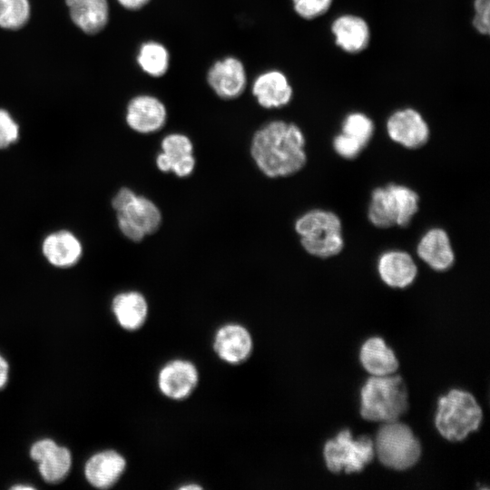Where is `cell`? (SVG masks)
<instances>
[{"label": "cell", "instance_id": "obj_31", "mask_svg": "<svg viewBox=\"0 0 490 490\" xmlns=\"http://www.w3.org/2000/svg\"><path fill=\"white\" fill-rule=\"evenodd\" d=\"M472 25L477 33L488 35L490 32V0H474Z\"/></svg>", "mask_w": 490, "mask_h": 490}, {"label": "cell", "instance_id": "obj_9", "mask_svg": "<svg viewBox=\"0 0 490 490\" xmlns=\"http://www.w3.org/2000/svg\"><path fill=\"white\" fill-rule=\"evenodd\" d=\"M386 130L390 140L407 149L423 147L430 136L426 119L411 107L393 112L387 119Z\"/></svg>", "mask_w": 490, "mask_h": 490}, {"label": "cell", "instance_id": "obj_10", "mask_svg": "<svg viewBox=\"0 0 490 490\" xmlns=\"http://www.w3.org/2000/svg\"><path fill=\"white\" fill-rule=\"evenodd\" d=\"M207 83L214 93L223 100L239 98L247 86L243 63L235 56L215 61L207 72Z\"/></svg>", "mask_w": 490, "mask_h": 490}, {"label": "cell", "instance_id": "obj_19", "mask_svg": "<svg viewBox=\"0 0 490 490\" xmlns=\"http://www.w3.org/2000/svg\"><path fill=\"white\" fill-rule=\"evenodd\" d=\"M416 253L429 268L446 271L455 263V252L447 232L441 228H432L420 238Z\"/></svg>", "mask_w": 490, "mask_h": 490}, {"label": "cell", "instance_id": "obj_21", "mask_svg": "<svg viewBox=\"0 0 490 490\" xmlns=\"http://www.w3.org/2000/svg\"><path fill=\"white\" fill-rule=\"evenodd\" d=\"M70 17L81 31L88 34L100 33L109 20L107 0H65Z\"/></svg>", "mask_w": 490, "mask_h": 490}, {"label": "cell", "instance_id": "obj_7", "mask_svg": "<svg viewBox=\"0 0 490 490\" xmlns=\"http://www.w3.org/2000/svg\"><path fill=\"white\" fill-rule=\"evenodd\" d=\"M373 442L378 460L392 469H408L421 455L418 439L408 426L398 420L383 423Z\"/></svg>", "mask_w": 490, "mask_h": 490}, {"label": "cell", "instance_id": "obj_15", "mask_svg": "<svg viewBox=\"0 0 490 490\" xmlns=\"http://www.w3.org/2000/svg\"><path fill=\"white\" fill-rule=\"evenodd\" d=\"M213 348L221 360L238 365L250 358L253 348L252 337L240 324H225L215 333Z\"/></svg>", "mask_w": 490, "mask_h": 490}, {"label": "cell", "instance_id": "obj_25", "mask_svg": "<svg viewBox=\"0 0 490 490\" xmlns=\"http://www.w3.org/2000/svg\"><path fill=\"white\" fill-rule=\"evenodd\" d=\"M170 53L166 46L152 40L141 44L136 56L142 71L155 78L165 75L170 67Z\"/></svg>", "mask_w": 490, "mask_h": 490}, {"label": "cell", "instance_id": "obj_20", "mask_svg": "<svg viewBox=\"0 0 490 490\" xmlns=\"http://www.w3.org/2000/svg\"><path fill=\"white\" fill-rule=\"evenodd\" d=\"M126 467L124 457L114 450L94 454L85 464L87 481L97 488H108L114 485Z\"/></svg>", "mask_w": 490, "mask_h": 490}, {"label": "cell", "instance_id": "obj_1", "mask_svg": "<svg viewBox=\"0 0 490 490\" xmlns=\"http://www.w3.org/2000/svg\"><path fill=\"white\" fill-rule=\"evenodd\" d=\"M306 139L294 122L270 121L253 134L250 155L267 177L281 178L299 172L307 162Z\"/></svg>", "mask_w": 490, "mask_h": 490}, {"label": "cell", "instance_id": "obj_34", "mask_svg": "<svg viewBox=\"0 0 490 490\" xmlns=\"http://www.w3.org/2000/svg\"><path fill=\"white\" fill-rule=\"evenodd\" d=\"M181 490H188V489H201V486L197 484H190L186 485H182L180 487Z\"/></svg>", "mask_w": 490, "mask_h": 490}, {"label": "cell", "instance_id": "obj_3", "mask_svg": "<svg viewBox=\"0 0 490 490\" xmlns=\"http://www.w3.org/2000/svg\"><path fill=\"white\" fill-rule=\"evenodd\" d=\"M294 228L302 248L311 256L331 258L344 248L342 222L333 211L310 210L296 220Z\"/></svg>", "mask_w": 490, "mask_h": 490}, {"label": "cell", "instance_id": "obj_12", "mask_svg": "<svg viewBox=\"0 0 490 490\" xmlns=\"http://www.w3.org/2000/svg\"><path fill=\"white\" fill-rule=\"evenodd\" d=\"M125 120L128 126L138 133H153L165 125L167 109L158 97L139 94L129 101Z\"/></svg>", "mask_w": 490, "mask_h": 490}, {"label": "cell", "instance_id": "obj_4", "mask_svg": "<svg viewBox=\"0 0 490 490\" xmlns=\"http://www.w3.org/2000/svg\"><path fill=\"white\" fill-rule=\"evenodd\" d=\"M419 208V196L411 188L397 183L377 187L371 192L368 219L377 228L407 227Z\"/></svg>", "mask_w": 490, "mask_h": 490}, {"label": "cell", "instance_id": "obj_18", "mask_svg": "<svg viewBox=\"0 0 490 490\" xmlns=\"http://www.w3.org/2000/svg\"><path fill=\"white\" fill-rule=\"evenodd\" d=\"M377 269L382 281L396 289L410 286L417 276V266L413 257L400 250L383 252L377 259Z\"/></svg>", "mask_w": 490, "mask_h": 490}, {"label": "cell", "instance_id": "obj_2", "mask_svg": "<svg viewBox=\"0 0 490 490\" xmlns=\"http://www.w3.org/2000/svg\"><path fill=\"white\" fill-rule=\"evenodd\" d=\"M360 414L368 421L397 420L407 409V390L397 375L372 376L360 391Z\"/></svg>", "mask_w": 490, "mask_h": 490}, {"label": "cell", "instance_id": "obj_17", "mask_svg": "<svg viewBox=\"0 0 490 490\" xmlns=\"http://www.w3.org/2000/svg\"><path fill=\"white\" fill-rule=\"evenodd\" d=\"M30 456L39 464V472L48 483L63 480L71 467L70 451L57 446L52 439L45 438L35 442L30 449Z\"/></svg>", "mask_w": 490, "mask_h": 490}, {"label": "cell", "instance_id": "obj_5", "mask_svg": "<svg viewBox=\"0 0 490 490\" xmlns=\"http://www.w3.org/2000/svg\"><path fill=\"white\" fill-rule=\"evenodd\" d=\"M121 232L133 242L142 241L161 227L162 211L149 198L123 187L112 201Z\"/></svg>", "mask_w": 490, "mask_h": 490}, {"label": "cell", "instance_id": "obj_32", "mask_svg": "<svg viewBox=\"0 0 490 490\" xmlns=\"http://www.w3.org/2000/svg\"><path fill=\"white\" fill-rule=\"evenodd\" d=\"M127 10L136 11L144 7L150 0H117Z\"/></svg>", "mask_w": 490, "mask_h": 490}, {"label": "cell", "instance_id": "obj_14", "mask_svg": "<svg viewBox=\"0 0 490 490\" xmlns=\"http://www.w3.org/2000/svg\"><path fill=\"white\" fill-rule=\"evenodd\" d=\"M335 44L346 54L365 51L371 40V30L366 19L354 14L337 16L330 24Z\"/></svg>", "mask_w": 490, "mask_h": 490}, {"label": "cell", "instance_id": "obj_28", "mask_svg": "<svg viewBox=\"0 0 490 490\" xmlns=\"http://www.w3.org/2000/svg\"><path fill=\"white\" fill-rule=\"evenodd\" d=\"M294 12L302 19L313 20L324 15L333 0H291Z\"/></svg>", "mask_w": 490, "mask_h": 490}, {"label": "cell", "instance_id": "obj_30", "mask_svg": "<svg viewBox=\"0 0 490 490\" xmlns=\"http://www.w3.org/2000/svg\"><path fill=\"white\" fill-rule=\"evenodd\" d=\"M18 137V124L6 110L0 109V149L10 146Z\"/></svg>", "mask_w": 490, "mask_h": 490}, {"label": "cell", "instance_id": "obj_27", "mask_svg": "<svg viewBox=\"0 0 490 490\" xmlns=\"http://www.w3.org/2000/svg\"><path fill=\"white\" fill-rule=\"evenodd\" d=\"M31 7L28 0H0V27L17 30L26 24Z\"/></svg>", "mask_w": 490, "mask_h": 490}, {"label": "cell", "instance_id": "obj_35", "mask_svg": "<svg viewBox=\"0 0 490 490\" xmlns=\"http://www.w3.org/2000/svg\"><path fill=\"white\" fill-rule=\"evenodd\" d=\"M13 489H17V490H19V489H34V487L27 486V485H22V486L21 485H15V486L13 487Z\"/></svg>", "mask_w": 490, "mask_h": 490}, {"label": "cell", "instance_id": "obj_24", "mask_svg": "<svg viewBox=\"0 0 490 490\" xmlns=\"http://www.w3.org/2000/svg\"><path fill=\"white\" fill-rule=\"evenodd\" d=\"M359 359L364 368L372 376L391 375L398 368L394 351L379 337H372L363 343Z\"/></svg>", "mask_w": 490, "mask_h": 490}, {"label": "cell", "instance_id": "obj_26", "mask_svg": "<svg viewBox=\"0 0 490 490\" xmlns=\"http://www.w3.org/2000/svg\"><path fill=\"white\" fill-rule=\"evenodd\" d=\"M374 132L373 120L361 112L348 113L341 122V132L356 140L365 148L371 141Z\"/></svg>", "mask_w": 490, "mask_h": 490}, {"label": "cell", "instance_id": "obj_11", "mask_svg": "<svg viewBox=\"0 0 490 490\" xmlns=\"http://www.w3.org/2000/svg\"><path fill=\"white\" fill-rule=\"evenodd\" d=\"M162 152L156 157V166L162 172H173L177 177L185 178L194 171L196 161L193 144L182 133H170L161 142Z\"/></svg>", "mask_w": 490, "mask_h": 490}, {"label": "cell", "instance_id": "obj_6", "mask_svg": "<svg viewBox=\"0 0 490 490\" xmlns=\"http://www.w3.org/2000/svg\"><path fill=\"white\" fill-rule=\"evenodd\" d=\"M482 417V409L472 394L452 389L439 398L435 423L442 436L456 442L477 430Z\"/></svg>", "mask_w": 490, "mask_h": 490}, {"label": "cell", "instance_id": "obj_23", "mask_svg": "<svg viewBox=\"0 0 490 490\" xmlns=\"http://www.w3.org/2000/svg\"><path fill=\"white\" fill-rule=\"evenodd\" d=\"M112 309L118 323L126 330L139 329L148 316L147 300L137 291H125L116 295L113 299Z\"/></svg>", "mask_w": 490, "mask_h": 490}, {"label": "cell", "instance_id": "obj_33", "mask_svg": "<svg viewBox=\"0 0 490 490\" xmlns=\"http://www.w3.org/2000/svg\"><path fill=\"white\" fill-rule=\"evenodd\" d=\"M8 377V364L6 360L0 356V388H2Z\"/></svg>", "mask_w": 490, "mask_h": 490}, {"label": "cell", "instance_id": "obj_8", "mask_svg": "<svg viewBox=\"0 0 490 490\" xmlns=\"http://www.w3.org/2000/svg\"><path fill=\"white\" fill-rule=\"evenodd\" d=\"M323 453L329 471L360 472L375 456L374 442L368 436L354 439L348 429H343L326 442Z\"/></svg>", "mask_w": 490, "mask_h": 490}, {"label": "cell", "instance_id": "obj_16", "mask_svg": "<svg viewBox=\"0 0 490 490\" xmlns=\"http://www.w3.org/2000/svg\"><path fill=\"white\" fill-rule=\"evenodd\" d=\"M257 103L265 109H279L293 98V87L281 71L271 69L256 76L251 87Z\"/></svg>", "mask_w": 490, "mask_h": 490}, {"label": "cell", "instance_id": "obj_13", "mask_svg": "<svg viewBox=\"0 0 490 490\" xmlns=\"http://www.w3.org/2000/svg\"><path fill=\"white\" fill-rule=\"evenodd\" d=\"M199 382L195 365L185 359H174L165 364L159 371L157 383L162 395L182 400L189 397Z\"/></svg>", "mask_w": 490, "mask_h": 490}, {"label": "cell", "instance_id": "obj_29", "mask_svg": "<svg viewBox=\"0 0 490 490\" xmlns=\"http://www.w3.org/2000/svg\"><path fill=\"white\" fill-rule=\"evenodd\" d=\"M332 146L338 156L348 160L357 158L365 149L361 143L341 132L333 138Z\"/></svg>", "mask_w": 490, "mask_h": 490}, {"label": "cell", "instance_id": "obj_22", "mask_svg": "<svg viewBox=\"0 0 490 490\" xmlns=\"http://www.w3.org/2000/svg\"><path fill=\"white\" fill-rule=\"evenodd\" d=\"M43 254L49 263L59 268H68L77 263L83 252L81 242L68 230H58L45 237L42 245Z\"/></svg>", "mask_w": 490, "mask_h": 490}]
</instances>
